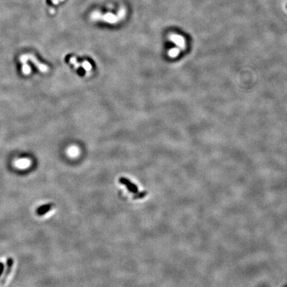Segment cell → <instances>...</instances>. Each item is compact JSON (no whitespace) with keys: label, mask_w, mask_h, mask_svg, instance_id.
<instances>
[{"label":"cell","mask_w":287,"mask_h":287,"mask_svg":"<svg viewBox=\"0 0 287 287\" xmlns=\"http://www.w3.org/2000/svg\"><path fill=\"white\" fill-rule=\"evenodd\" d=\"M25 55V56H26L27 60L29 59L30 60H31V61H32L33 63L35 64V65L41 71V72L46 73V72H47L48 70H49V68H48L45 65L39 62L38 60H37V58L35 57V56L33 55L29 54V55Z\"/></svg>","instance_id":"6da1fadb"},{"label":"cell","mask_w":287,"mask_h":287,"mask_svg":"<svg viewBox=\"0 0 287 287\" xmlns=\"http://www.w3.org/2000/svg\"><path fill=\"white\" fill-rule=\"evenodd\" d=\"M119 180H120V182L121 183L126 186V187L127 188V189L129 190L130 192L136 194L138 193V188L137 186H136L134 183H132L129 179H128L124 177H121Z\"/></svg>","instance_id":"7a4b0ae2"},{"label":"cell","mask_w":287,"mask_h":287,"mask_svg":"<svg viewBox=\"0 0 287 287\" xmlns=\"http://www.w3.org/2000/svg\"><path fill=\"white\" fill-rule=\"evenodd\" d=\"M6 265H7L6 266V269L5 272H4L3 278H2L1 280L2 283H4V282L6 281L8 275H9L10 273H11L12 267H13V259L11 258V257H9V258L7 260V264H6Z\"/></svg>","instance_id":"3957f363"},{"label":"cell","mask_w":287,"mask_h":287,"mask_svg":"<svg viewBox=\"0 0 287 287\" xmlns=\"http://www.w3.org/2000/svg\"><path fill=\"white\" fill-rule=\"evenodd\" d=\"M52 207H53V204H47L42 205L37 209L36 213L39 215V216H42V215H45L46 213L49 212V211L51 210Z\"/></svg>","instance_id":"277c9868"},{"label":"cell","mask_w":287,"mask_h":287,"mask_svg":"<svg viewBox=\"0 0 287 287\" xmlns=\"http://www.w3.org/2000/svg\"><path fill=\"white\" fill-rule=\"evenodd\" d=\"M31 164V161L28 158H22L19 159L15 162V165L19 168H26L28 167Z\"/></svg>","instance_id":"5b68a950"},{"label":"cell","mask_w":287,"mask_h":287,"mask_svg":"<svg viewBox=\"0 0 287 287\" xmlns=\"http://www.w3.org/2000/svg\"><path fill=\"white\" fill-rule=\"evenodd\" d=\"M79 150L76 146H71L67 150V154L71 157H75L79 154Z\"/></svg>","instance_id":"8992f818"},{"label":"cell","mask_w":287,"mask_h":287,"mask_svg":"<svg viewBox=\"0 0 287 287\" xmlns=\"http://www.w3.org/2000/svg\"><path fill=\"white\" fill-rule=\"evenodd\" d=\"M23 73H24L25 75H29V73H31V67H29L27 63H24L23 64Z\"/></svg>","instance_id":"52a82bcc"},{"label":"cell","mask_w":287,"mask_h":287,"mask_svg":"<svg viewBox=\"0 0 287 287\" xmlns=\"http://www.w3.org/2000/svg\"><path fill=\"white\" fill-rule=\"evenodd\" d=\"M171 40L175 42V43H176L177 45L181 46L183 44V41H182V39L179 36H176V35H174V36L171 37Z\"/></svg>","instance_id":"ba28073f"},{"label":"cell","mask_w":287,"mask_h":287,"mask_svg":"<svg viewBox=\"0 0 287 287\" xmlns=\"http://www.w3.org/2000/svg\"><path fill=\"white\" fill-rule=\"evenodd\" d=\"M104 17H105L106 20H107L108 22L110 23H114L115 21H116V17L114 15H113L112 14L106 15Z\"/></svg>","instance_id":"9c48e42d"},{"label":"cell","mask_w":287,"mask_h":287,"mask_svg":"<svg viewBox=\"0 0 287 287\" xmlns=\"http://www.w3.org/2000/svg\"><path fill=\"white\" fill-rule=\"evenodd\" d=\"M82 66H83V67L84 69H85L86 71H90L92 70V65H91V64H90V63L87 61V60H86V61H83V62Z\"/></svg>","instance_id":"30bf717a"},{"label":"cell","mask_w":287,"mask_h":287,"mask_svg":"<svg viewBox=\"0 0 287 287\" xmlns=\"http://www.w3.org/2000/svg\"><path fill=\"white\" fill-rule=\"evenodd\" d=\"M146 195H147V192H138L136 194V195L134 196V199H141L145 197Z\"/></svg>","instance_id":"8fae6325"},{"label":"cell","mask_w":287,"mask_h":287,"mask_svg":"<svg viewBox=\"0 0 287 287\" xmlns=\"http://www.w3.org/2000/svg\"><path fill=\"white\" fill-rule=\"evenodd\" d=\"M70 62L73 65L75 66V68L78 69L79 67H80V64H79V63L77 62V58L75 57H71V59H70Z\"/></svg>","instance_id":"7c38bea8"},{"label":"cell","mask_w":287,"mask_h":287,"mask_svg":"<svg viewBox=\"0 0 287 287\" xmlns=\"http://www.w3.org/2000/svg\"><path fill=\"white\" fill-rule=\"evenodd\" d=\"M177 53H178V51H177V49H171L170 51H169V55H170L171 56H175L177 55Z\"/></svg>","instance_id":"4fadbf2b"},{"label":"cell","mask_w":287,"mask_h":287,"mask_svg":"<svg viewBox=\"0 0 287 287\" xmlns=\"http://www.w3.org/2000/svg\"><path fill=\"white\" fill-rule=\"evenodd\" d=\"M4 271V264L2 262H0V278Z\"/></svg>","instance_id":"5bb4252c"}]
</instances>
